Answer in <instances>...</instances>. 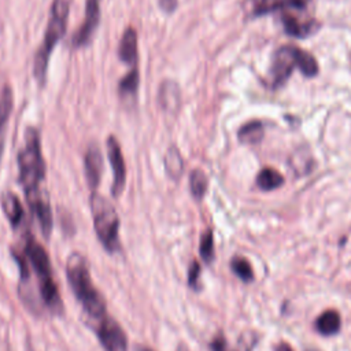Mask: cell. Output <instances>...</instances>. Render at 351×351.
Segmentation results:
<instances>
[{"instance_id": "7402d4cb", "label": "cell", "mask_w": 351, "mask_h": 351, "mask_svg": "<svg viewBox=\"0 0 351 351\" xmlns=\"http://www.w3.org/2000/svg\"><path fill=\"white\" fill-rule=\"evenodd\" d=\"M296 67L306 75V77H314L318 73V63L315 58L300 48H298L296 52Z\"/></svg>"}, {"instance_id": "e0dca14e", "label": "cell", "mask_w": 351, "mask_h": 351, "mask_svg": "<svg viewBox=\"0 0 351 351\" xmlns=\"http://www.w3.org/2000/svg\"><path fill=\"white\" fill-rule=\"evenodd\" d=\"M163 165H165V171L166 174L177 181L182 171H184V162H182V158H181V154L180 151L173 145V147H169V149L166 151V155H165V160H163Z\"/></svg>"}, {"instance_id": "f1b7e54d", "label": "cell", "mask_w": 351, "mask_h": 351, "mask_svg": "<svg viewBox=\"0 0 351 351\" xmlns=\"http://www.w3.org/2000/svg\"><path fill=\"white\" fill-rule=\"evenodd\" d=\"M308 3H310V0H288V7L303 10L307 7Z\"/></svg>"}, {"instance_id": "7c38bea8", "label": "cell", "mask_w": 351, "mask_h": 351, "mask_svg": "<svg viewBox=\"0 0 351 351\" xmlns=\"http://www.w3.org/2000/svg\"><path fill=\"white\" fill-rule=\"evenodd\" d=\"M159 104L163 111L169 114H176L181 104V96L178 85L174 81H163L159 88Z\"/></svg>"}, {"instance_id": "d6a6232c", "label": "cell", "mask_w": 351, "mask_h": 351, "mask_svg": "<svg viewBox=\"0 0 351 351\" xmlns=\"http://www.w3.org/2000/svg\"><path fill=\"white\" fill-rule=\"evenodd\" d=\"M307 351H319V350H314V348H311V350H307Z\"/></svg>"}, {"instance_id": "ffe728a7", "label": "cell", "mask_w": 351, "mask_h": 351, "mask_svg": "<svg viewBox=\"0 0 351 351\" xmlns=\"http://www.w3.org/2000/svg\"><path fill=\"white\" fill-rule=\"evenodd\" d=\"M237 137L243 144H258L263 138V125L259 121L247 122L239 129Z\"/></svg>"}, {"instance_id": "5b68a950", "label": "cell", "mask_w": 351, "mask_h": 351, "mask_svg": "<svg viewBox=\"0 0 351 351\" xmlns=\"http://www.w3.org/2000/svg\"><path fill=\"white\" fill-rule=\"evenodd\" d=\"M96 333L106 351H128L126 335L121 325L111 317L104 315L99 319Z\"/></svg>"}, {"instance_id": "277c9868", "label": "cell", "mask_w": 351, "mask_h": 351, "mask_svg": "<svg viewBox=\"0 0 351 351\" xmlns=\"http://www.w3.org/2000/svg\"><path fill=\"white\" fill-rule=\"evenodd\" d=\"M90 210L93 217V226L101 245L115 252L119 250V218L112 204L101 195L92 192Z\"/></svg>"}, {"instance_id": "52a82bcc", "label": "cell", "mask_w": 351, "mask_h": 351, "mask_svg": "<svg viewBox=\"0 0 351 351\" xmlns=\"http://www.w3.org/2000/svg\"><path fill=\"white\" fill-rule=\"evenodd\" d=\"M296 52L298 47L292 45H285L276 51L271 64L274 85H281L288 80V77L296 67Z\"/></svg>"}, {"instance_id": "30bf717a", "label": "cell", "mask_w": 351, "mask_h": 351, "mask_svg": "<svg viewBox=\"0 0 351 351\" xmlns=\"http://www.w3.org/2000/svg\"><path fill=\"white\" fill-rule=\"evenodd\" d=\"M84 167H85V177L89 188L93 191L100 182L101 178V170H103V156L96 144H90L85 152L84 159Z\"/></svg>"}, {"instance_id": "603a6c76", "label": "cell", "mask_w": 351, "mask_h": 351, "mask_svg": "<svg viewBox=\"0 0 351 351\" xmlns=\"http://www.w3.org/2000/svg\"><path fill=\"white\" fill-rule=\"evenodd\" d=\"M208 186V180L207 176L200 170V169H195L191 171L189 174V188H191V193L196 200H200Z\"/></svg>"}, {"instance_id": "2e32d148", "label": "cell", "mask_w": 351, "mask_h": 351, "mask_svg": "<svg viewBox=\"0 0 351 351\" xmlns=\"http://www.w3.org/2000/svg\"><path fill=\"white\" fill-rule=\"evenodd\" d=\"M1 207H3L5 217L8 218L10 223L14 228L18 226L23 218V207H22L19 199L14 193L7 192L1 199Z\"/></svg>"}, {"instance_id": "ac0fdd59", "label": "cell", "mask_w": 351, "mask_h": 351, "mask_svg": "<svg viewBox=\"0 0 351 351\" xmlns=\"http://www.w3.org/2000/svg\"><path fill=\"white\" fill-rule=\"evenodd\" d=\"M284 184V177L276 169L265 167L256 176V185L262 191H273Z\"/></svg>"}, {"instance_id": "8fae6325", "label": "cell", "mask_w": 351, "mask_h": 351, "mask_svg": "<svg viewBox=\"0 0 351 351\" xmlns=\"http://www.w3.org/2000/svg\"><path fill=\"white\" fill-rule=\"evenodd\" d=\"M118 56L125 64L136 67L137 63V33L133 27H126L118 47Z\"/></svg>"}, {"instance_id": "ba28073f", "label": "cell", "mask_w": 351, "mask_h": 351, "mask_svg": "<svg viewBox=\"0 0 351 351\" xmlns=\"http://www.w3.org/2000/svg\"><path fill=\"white\" fill-rule=\"evenodd\" d=\"M25 256L30 262L33 270L36 271V274L38 277V281L53 278L47 251L32 236H27V239H26Z\"/></svg>"}, {"instance_id": "1f68e13d", "label": "cell", "mask_w": 351, "mask_h": 351, "mask_svg": "<svg viewBox=\"0 0 351 351\" xmlns=\"http://www.w3.org/2000/svg\"><path fill=\"white\" fill-rule=\"evenodd\" d=\"M136 351H152V350L148 347H138Z\"/></svg>"}, {"instance_id": "44dd1931", "label": "cell", "mask_w": 351, "mask_h": 351, "mask_svg": "<svg viewBox=\"0 0 351 351\" xmlns=\"http://www.w3.org/2000/svg\"><path fill=\"white\" fill-rule=\"evenodd\" d=\"M282 23H284V29L289 36L293 37H306L311 33L313 29V23L311 22H302L300 19H298L296 16L291 15V14H284L282 15Z\"/></svg>"}, {"instance_id": "9a60e30c", "label": "cell", "mask_w": 351, "mask_h": 351, "mask_svg": "<svg viewBox=\"0 0 351 351\" xmlns=\"http://www.w3.org/2000/svg\"><path fill=\"white\" fill-rule=\"evenodd\" d=\"M340 326H341V318L336 310L324 311L315 321V329L324 336H330L337 333L340 330Z\"/></svg>"}, {"instance_id": "6da1fadb", "label": "cell", "mask_w": 351, "mask_h": 351, "mask_svg": "<svg viewBox=\"0 0 351 351\" xmlns=\"http://www.w3.org/2000/svg\"><path fill=\"white\" fill-rule=\"evenodd\" d=\"M18 169L19 184L23 188L30 210L33 211L37 206L47 202L40 188L45 176V165L41 152L40 134L33 126L25 130V141L18 154Z\"/></svg>"}, {"instance_id": "cb8c5ba5", "label": "cell", "mask_w": 351, "mask_h": 351, "mask_svg": "<svg viewBox=\"0 0 351 351\" xmlns=\"http://www.w3.org/2000/svg\"><path fill=\"white\" fill-rule=\"evenodd\" d=\"M230 267L233 270V273L243 280L244 282H250L254 278V270L251 263L243 258V256H234L230 262Z\"/></svg>"}, {"instance_id": "484cf974", "label": "cell", "mask_w": 351, "mask_h": 351, "mask_svg": "<svg viewBox=\"0 0 351 351\" xmlns=\"http://www.w3.org/2000/svg\"><path fill=\"white\" fill-rule=\"evenodd\" d=\"M199 273H200V266L197 262H193L191 269H189V274H188V282L192 288L197 287V280H199Z\"/></svg>"}, {"instance_id": "7a4b0ae2", "label": "cell", "mask_w": 351, "mask_h": 351, "mask_svg": "<svg viewBox=\"0 0 351 351\" xmlns=\"http://www.w3.org/2000/svg\"><path fill=\"white\" fill-rule=\"evenodd\" d=\"M66 273H67L69 284L75 298L82 304L84 311L92 319H96V321L107 315L106 302L100 295V292L93 287L86 262L80 254H73L69 256V261L66 265Z\"/></svg>"}, {"instance_id": "d4e9b609", "label": "cell", "mask_w": 351, "mask_h": 351, "mask_svg": "<svg viewBox=\"0 0 351 351\" xmlns=\"http://www.w3.org/2000/svg\"><path fill=\"white\" fill-rule=\"evenodd\" d=\"M199 252L202 259L206 263H210L214 258V237L211 229H207L202 237H200V245H199Z\"/></svg>"}, {"instance_id": "9c48e42d", "label": "cell", "mask_w": 351, "mask_h": 351, "mask_svg": "<svg viewBox=\"0 0 351 351\" xmlns=\"http://www.w3.org/2000/svg\"><path fill=\"white\" fill-rule=\"evenodd\" d=\"M99 19H100V0H86L84 22L73 38V45L75 48L84 47L90 41L92 34L97 27Z\"/></svg>"}, {"instance_id": "4fadbf2b", "label": "cell", "mask_w": 351, "mask_h": 351, "mask_svg": "<svg viewBox=\"0 0 351 351\" xmlns=\"http://www.w3.org/2000/svg\"><path fill=\"white\" fill-rule=\"evenodd\" d=\"M12 110V90L8 85H4L0 92V163L4 148V137L7 130V122Z\"/></svg>"}, {"instance_id": "3957f363", "label": "cell", "mask_w": 351, "mask_h": 351, "mask_svg": "<svg viewBox=\"0 0 351 351\" xmlns=\"http://www.w3.org/2000/svg\"><path fill=\"white\" fill-rule=\"evenodd\" d=\"M70 11V0H53L51 5V16L47 25L43 44L34 58V78L40 85L45 84L49 56L66 32L67 18Z\"/></svg>"}, {"instance_id": "4dcf8cb0", "label": "cell", "mask_w": 351, "mask_h": 351, "mask_svg": "<svg viewBox=\"0 0 351 351\" xmlns=\"http://www.w3.org/2000/svg\"><path fill=\"white\" fill-rule=\"evenodd\" d=\"M176 351H189V348H188L185 344H178V347H177Z\"/></svg>"}, {"instance_id": "83f0119b", "label": "cell", "mask_w": 351, "mask_h": 351, "mask_svg": "<svg viewBox=\"0 0 351 351\" xmlns=\"http://www.w3.org/2000/svg\"><path fill=\"white\" fill-rule=\"evenodd\" d=\"M211 350L213 351H228V348H226V341H225V339L219 335V336H217L214 340H213V343H211Z\"/></svg>"}, {"instance_id": "f546056e", "label": "cell", "mask_w": 351, "mask_h": 351, "mask_svg": "<svg viewBox=\"0 0 351 351\" xmlns=\"http://www.w3.org/2000/svg\"><path fill=\"white\" fill-rule=\"evenodd\" d=\"M274 351H292V348H291V346L287 344V343H280V344L276 346Z\"/></svg>"}, {"instance_id": "8992f818", "label": "cell", "mask_w": 351, "mask_h": 351, "mask_svg": "<svg viewBox=\"0 0 351 351\" xmlns=\"http://www.w3.org/2000/svg\"><path fill=\"white\" fill-rule=\"evenodd\" d=\"M107 156H108V162H110V166L112 170L111 193L114 197H118L125 188L126 167H125V160H123V155L121 151V145L114 136H110L107 138Z\"/></svg>"}, {"instance_id": "d6986e66", "label": "cell", "mask_w": 351, "mask_h": 351, "mask_svg": "<svg viewBox=\"0 0 351 351\" xmlns=\"http://www.w3.org/2000/svg\"><path fill=\"white\" fill-rule=\"evenodd\" d=\"M138 81H140V77H138V70L137 67H133L126 75L122 77V80L119 81V85H118V93L122 99L125 100H129V99H136V93H137V89H138Z\"/></svg>"}, {"instance_id": "5bb4252c", "label": "cell", "mask_w": 351, "mask_h": 351, "mask_svg": "<svg viewBox=\"0 0 351 351\" xmlns=\"http://www.w3.org/2000/svg\"><path fill=\"white\" fill-rule=\"evenodd\" d=\"M288 7V0H244V10L250 16H259Z\"/></svg>"}, {"instance_id": "4316f807", "label": "cell", "mask_w": 351, "mask_h": 351, "mask_svg": "<svg viewBox=\"0 0 351 351\" xmlns=\"http://www.w3.org/2000/svg\"><path fill=\"white\" fill-rule=\"evenodd\" d=\"M158 3H159V7L163 12L171 14L177 8L178 0H158Z\"/></svg>"}]
</instances>
